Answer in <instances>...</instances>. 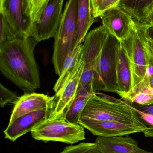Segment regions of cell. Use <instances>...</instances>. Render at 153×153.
<instances>
[{
  "instance_id": "cell-31",
  "label": "cell",
  "mask_w": 153,
  "mask_h": 153,
  "mask_svg": "<svg viewBox=\"0 0 153 153\" xmlns=\"http://www.w3.org/2000/svg\"><path fill=\"white\" fill-rule=\"evenodd\" d=\"M146 85L149 89L153 88V76L147 77L146 79Z\"/></svg>"
},
{
  "instance_id": "cell-4",
  "label": "cell",
  "mask_w": 153,
  "mask_h": 153,
  "mask_svg": "<svg viewBox=\"0 0 153 153\" xmlns=\"http://www.w3.org/2000/svg\"><path fill=\"white\" fill-rule=\"evenodd\" d=\"M78 0H68L54 37L52 62L55 71L61 74L68 54L74 48L77 24Z\"/></svg>"
},
{
  "instance_id": "cell-26",
  "label": "cell",
  "mask_w": 153,
  "mask_h": 153,
  "mask_svg": "<svg viewBox=\"0 0 153 153\" xmlns=\"http://www.w3.org/2000/svg\"><path fill=\"white\" fill-rule=\"evenodd\" d=\"M19 98L18 95L14 92L10 91L0 84V105L4 107L8 103H14Z\"/></svg>"
},
{
  "instance_id": "cell-34",
  "label": "cell",
  "mask_w": 153,
  "mask_h": 153,
  "mask_svg": "<svg viewBox=\"0 0 153 153\" xmlns=\"http://www.w3.org/2000/svg\"><path fill=\"white\" fill-rule=\"evenodd\" d=\"M151 90V93H152V94L153 95V88L152 89H150Z\"/></svg>"
},
{
  "instance_id": "cell-18",
  "label": "cell",
  "mask_w": 153,
  "mask_h": 153,
  "mask_svg": "<svg viewBox=\"0 0 153 153\" xmlns=\"http://www.w3.org/2000/svg\"><path fill=\"white\" fill-rule=\"evenodd\" d=\"M96 21L92 12L91 0H78L77 24L74 47L82 44L88 30Z\"/></svg>"
},
{
  "instance_id": "cell-20",
  "label": "cell",
  "mask_w": 153,
  "mask_h": 153,
  "mask_svg": "<svg viewBox=\"0 0 153 153\" xmlns=\"http://www.w3.org/2000/svg\"><path fill=\"white\" fill-rule=\"evenodd\" d=\"M82 49V44L74 48L66 58L61 74L54 87L55 93L57 92L66 82L70 79L74 72L78 57Z\"/></svg>"
},
{
  "instance_id": "cell-8",
  "label": "cell",
  "mask_w": 153,
  "mask_h": 153,
  "mask_svg": "<svg viewBox=\"0 0 153 153\" xmlns=\"http://www.w3.org/2000/svg\"><path fill=\"white\" fill-rule=\"evenodd\" d=\"M84 62L82 52L78 57L74 72L69 80L56 93L49 119H64L70 105L76 97Z\"/></svg>"
},
{
  "instance_id": "cell-21",
  "label": "cell",
  "mask_w": 153,
  "mask_h": 153,
  "mask_svg": "<svg viewBox=\"0 0 153 153\" xmlns=\"http://www.w3.org/2000/svg\"><path fill=\"white\" fill-rule=\"evenodd\" d=\"M0 44L19 38L5 16L0 13Z\"/></svg>"
},
{
  "instance_id": "cell-17",
  "label": "cell",
  "mask_w": 153,
  "mask_h": 153,
  "mask_svg": "<svg viewBox=\"0 0 153 153\" xmlns=\"http://www.w3.org/2000/svg\"><path fill=\"white\" fill-rule=\"evenodd\" d=\"M117 6L136 23L148 25L153 10V0H120Z\"/></svg>"
},
{
  "instance_id": "cell-13",
  "label": "cell",
  "mask_w": 153,
  "mask_h": 153,
  "mask_svg": "<svg viewBox=\"0 0 153 153\" xmlns=\"http://www.w3.org/2000/svg\"><path fill=\"white\" fill-rule=\"evenodd\" d=\"M54 96L50 97L44 94L25 93L19 97L14 102V107L9 124L16 119L31 112L47 108H52Z\"/></svg>"
},
{
  "instance_id": "cell-7",
  "label": "cell",
  "mask_w": 153,
  "mask_h": 153,
  "mask_svg": "<svg viewBox=\"0 0 153 153\" xmlns=\"http://www.w3.org/2000/svg\"><path fill=\"white\" fill-rule=\"evenodd\" d=\"M119 45V41L109 34L101 52L99 71L104 85V91L116 92Z\"/></svg>"
},
{
  "instance_id": "cell-19",
  "label": "cell",
  "mask_w": 153,
  "mask_h": 153,
  "mask_svg": "<svg viewBox=\"0 0 153 153\" xmlns=\"http://www.w3.org/2000/svg\"><path fill=\"white\" fill-rule=\"evenodd\" d=\"M95 93L89 86H79L76 97L67 110L64 119L70 123L79 124L82 111L89 99Z\"/></svg>"
},
{
  "instance_id": "cell-11",
  "label": "cell",
  "mask_w": 153,
  "mask_h": 153,
  "mask_svg": "<svg viewBox=\"0 0 153 153\" xmlns=\"http://www.w3.org/2000/svg\"><path fill=\"white\" fill-rule=\"evenodd\" d=\"M100 17L109 34L119 42L130 35L134 22L128 14L117 6L107 10Z\"/></svg>"
},
{
  "instance_id": "cell-28",
  "label": "cell",
  "mask_w": 153,
  "mask_h": 153,
  "mask_svg": "<svg viewBox=\"0 0 153 153\" xmlns=\"http://www.w3.org/2000/svg\"><path fill=\"white\" fill-rule=\"evenodd\" d=\"M134 109L153 116V104L148 105H142L133 102L129 103Z\"/></svg>"
},
{
  "instance_id": "cell-14",
  "label": "cell",
  "mask_w": 153,
  "mask_h": 153,
  "mask_svg": "<svg viewBox=\"0 0 153 153\" xmlns=\"http://www.w3.org/2000/svg\"><path fill=\"white\" fill-rule=\"evenodd\" d=\"M109 35L103 25L92 30L87 34L82 49L84 66H99L101 52Z\"/></svg>"
},
{
  "instance_id": "cell-2",
  "label": "cell",
  "mask_w": 153,
  "mask_h": 153,
  "mask_svg": "<svg viewBox=\"0 0 153 153\" xmlns=\"http://www.w3.org/2000/svg\"><path fill=\"white\" fill-rule=\"evenodd\" d=\"M81 119L116 121L147 128L139 114L128 102L97 92L86 103Z\"/></svg>"
},
{
  "instance_id": "cell-33",
  "label": "cell",
  "mask_w": 153,
  "mask_h": 153,
  "mask_svg": "<svg viewBox=\"0 0 153 153\" xmlns=\"http://www.w3.org/2000/svg\"><path fill=\"white\" fill-rule=\"evenodd\" d=\"M153 25V10L150 17V24Z\"/></svg>"
},
{
  "instance_id": "cell-5",
  "label": "cell",
  "mask_w": 153,
  "mask_h": 153,
  "mask_svg": "<svg viewBox=\"0 0 153 153\" xmlns=\"http://www.w3.org/2000/svg\"><path fill=\"white\" fill-rule=\"evenodd\" d=\"M84 128L79 124L70 123L64 119L48 118L34 128L31 133L36 140L72 145L85 140Z\"/></svg>"
},
{
  "instance_id": "cell-25",
  "label": "cell",
  "mask_w": 153,
  "mask_h": 153,
  "mask_svg": "<svg viewBox=\"0 0 153 153\" xmlns=\"http://www.w3.org/2000/svg\"><path fill=\"white\" fill-rule=\"evenodd\" d=\"M47 0H30L29 10L31 25L37 20L41 10Z\"/></svg>"
},
{
  "instance_id": "cell-30",
  "label": "cell",
  "mask_w": 153,
  "mask_h": 153,
  "mask_svg": "<svg viewBox=\"0 0 153 153\" xmlns=\"http://www.w3.org/2000/svg\"><path fill=\"white\" fill-rule=\"evenodd\" d=\"M147 61H148V66H147V72H146V79L147 77L153 76V58L148 54H147Z\"/></svg>"
},
{
  "instance_id": "cell-9",
  "label": "cell",
  "mask_w": 153,
  "mask_h": 153,
  "mask_svg": "<svg viewBox=\"0 0 153 153\" xmlns=\"http://www.w3.org/2000/svg\"><path fill=\"white\" fill-rule=\"evenodd\" d=\"M0 13L5 16L19 38L30 36L31 22L28 0H0Z\"/></svg>"
},
{
  "instance_id": "cell-3",
  "label": "cell",
  "mask_w": 153,
  "mask_h": 153,
  "mask_svg": "<svg viewBox=\"0 0 153 153\" xmlns=\"http://www.w3.org/2000/svg\"><path fill=\"white\" fill-rule=\"evenodd\" d=\"M148 25L134 22L130 35L119 42L128 58L133 76V87L128 101L129 103L137 93L147 88L146 76L148 61L144 42Z\"/></svg>"
},
{
  "instance_id": "cell-15",
  "label": "cell",
  "mask_w": 153,
  "mask_h": 153,
  "mask_svg": "<svg viewBox=\"0 0 153 153\" xmlns=\"http://www.w3.org/2000/svg\"><path fill=\"white\" fill-rule=\"evenodd\" d=\"M94 143L102 153H153L140 148L137 142L128 136H98Z\"/></svg>"
},
{
  "instance_id": "cell-1",
  "label": "cell",
  "mask_w": 153,
  "mask_h": 153,
  "mask_svg": "<svg viewBox=\"0 0 153 153\" xmlns=\"http://www.w3.org/2000/svg\"><path fill=\"white\" fill-rule=\"evenodd\" d=\"M38 42L32 36L0 44V71L26 93L40 88V73L34 56Z\"/></svg>"
},
{
  "instance_id": "cell-12",
  "label": "cell",
  "mask_w": 153,
  "mask_h": 153,
  "mask_svg": "<svg viewBox=\"0 0 153 153\" xmlns=\"http://www.w3.org/2000/svg\"><path fill=\"white\" fill-rule=\"evenodd\" d=\"M51 111V108H47L28 113L16 119L12 123L9 124L4 131V137L12 142H15L49 118Z\"/></svg>"
},
{
  "instance_id": "cell-32",
  "label": "cell",
  "mask_w": 153,
  "mask_h": 153,
  "mask_svg": "<svg viewBox=\"0 0 153 153\" xmlns=\"http://www.w3.org/2000/svg\"><path fill=\"white\" fill-rule=\"evenodd\" d=\"M146 32L148 36L153 39V25L149 24L148 25Z\"/></svg>"
},
{
  "instance_id": "cell-29",
  "label": "cell",
  "mask_w": 153,
  "mask_h": 153,
  "mask_svg": "<svg viewBox=\"0 0 153 153\" xmlns=\"http://www.w3.org/2000/svg\"><path fill=\"white\" fill-rule=\"evenodd\" d=\"M144 45L147 54L153 58V39L148 36L147 32L145 39Z\"/></svg>"
},
{
  "instance_id": "cell-35",
  "label": "cell",
  "mask_w": 153,
  "mask_h": 153,
  "mask_svg": "<svg viewBox=\"0 0 153 153\" xmlns=\"http://www.w3.org/2000/svg\"><path fill=\"white\" fill-rule=\"evenodd\" d=\"M28 3H29V2H30V0H28Z\"/></svg>"
},
{
  "instance_id": "cell-23",
  "label": "cell",
  "mask_w": 153,
  "mask_h": 153,
  "mask_svg": "<svg viewBox=\"0 0 153 153\" xmlns=\"http://www.w3.org/2000/svg\"><path fill=\"white\" fill-rule=\"evenodd\" d=\"M59 153H102L95 143H81L67 146Z\"/></svg>"
},
{
  "instance_id": "cell-6",
  "label": "cell",
  "mask_w": 153,
  "mask_h": 153,
  "mask_svg": "<svg viewBox=\"0 0 153 153\" xmlns=\"http://www.w3.org/2000/svg\"><path fill=\"white\" fill-rule=\"evenodd\" d=\"M64 0H47L37 21L31 25L30 36L38 42L54 37L63 16Z\"/></svg>"
},
{
  "instance_id": "cell-24",
  "label": "cell",
  "mask_w": 153,
  "mask_h": 153,
  "mask_svg": "<svg viewBox=\"0 0 153 153\" xmlns=\"http://www.w3.org/2000/svg\"><path fill=\"white\" fill-rule=\"evenodd\" d=\"M133 102L142 105L153 104V95L152 94L150 89L146 88L137 93L133 97L130 103Z\"/></svg>"
},
{
  "instance_id": "cell-16",
  "label": "cell",
  "mask_w": 153,
  "mask_h": 153,
  "mask_svg": "<svg viewBox=\"0 0 153 153\" xmlns=\"http://www.w3.org/2000/svg\"><path fill=\"white\" fill-rule=\"evenodd\" d=\"M117 77L116 93L127 102L133 87V76L128 58L120 45L119 50Z\"/></svg>"
},
{
  "instance_id": "cell-10",
  "label": "cell",
  "mask_w": 153,
  "mask_h": 153,
  "mask_svg": "<svg viewBox=\"0 0 153 153\" xmlns=\"http://www.w3.org/2000/svg\"><path fill=\"white\" fill-rule=\"evenodd\" d=\"M79 124L93 135L103 137L128 136L135 133H143L147 129V128L134 124L93 119H81Z\"/></svg>"
},
{
  "instance_id": "cell-27",
  "label": "cell",
  "mask_w": 153,
  "mask_h": 153,
  "mask_svg": "<svg viewBox=\"0 0 153 153\" xmlns=\"http://www.w3.org/2000/svg\"><path fill=\"white\" fill-rule=\"evenodd\" d=\"M140 115L142 121L147 126V129L144 132L145 136L146 137L153 138V116L151 114L144 113L135 110Z\"/></svg>"
},
{
  "instance_id": "cell-22",
  "label": "cell",
  "mask_w": 153,
  "mask_h": 153,
  "mask_svg": "<svg viewBox=\"0 0 153 153\" xmlns=\"http://www.w3.org/2000/svg\"><path fill=\"white\" fill-rule=\"evenodd\" d=\"M120 0H91L92 12L95 18L100 17L103 13L116 6Z\"/></svg>"
}]
</instances>
